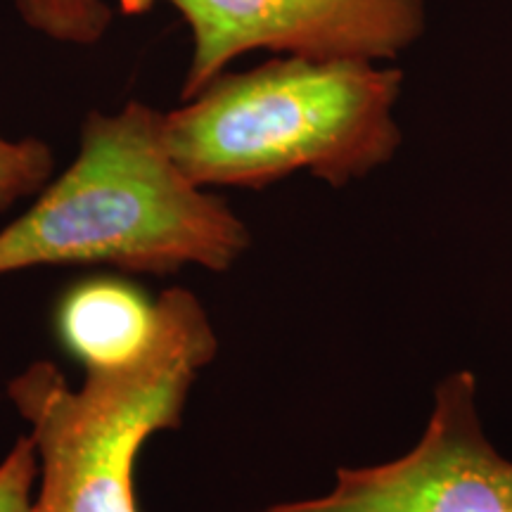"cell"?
Returning a JSON list of instances; mask_svg holds the SVG:
<instances>
[{
	"label": "cell",
	"instance_id": "cell-1",
	"mask_svg": "<svg viewBox=\"0 0 512 512\" xmlns=\"http://www.w3.org/2000/svg\"><path fill=\"white\" fill-rule=\"evenodd\" d=\"M247 247L245 223L169 155L164 112L128 100L114 114H88L74 162L0 228V278L50 264L221 273Z\"/></svg>",
	"mask_w": 512,
	"mask_h": 512
},
{
	"label": "cell",
	"instance_id": "cell-2",
	"mask_svg": "<svg viewBox=\"0 0 512 512\" xmlns=\"http://www.w3.org/2000/svg\"><path fill=\"white\" fill-rule=\"evenodd\" d=\"M401 79L375 62L273 57L166 112L164 143L202 188L259 190L297 171L339 188L394 157Z\"/></svg>",
	"mask_w": 512,
	"mask_h": 512
},
{
	"label": "cell",
	"instance_id": "cell-3",
	"mask_svg": "<svg viewBox=\"0 0 512 512\" xmlns=\"http://www.w3.org/2000/svg\"><path fill=\"white\" fill-rule=\"evenodd\" d=\"M219 339L195 294L157 299V325L138 356L86 370L79 389L36 361L8 384L38 456L36 512H140L136 460L155 432L181 425L188 394Z\"/></svg>",
	"mask_w": 512,
	"mask_h": 512
},
{
	"label": "cell",
	"instance_id": "cell-4",
	"mask_svg": "<svg viewBox=\"0 0 512 512\" xmlns=\"http://www.w3.org/2000/svg\"><path fill=\"white\" fill-rule=\"evenodd\" d=\"M171 5L192 36L183 100L252 50L311 60H392L422 36V0H119L128 15Z\"/></svg>",
	"mask_w": 512,
	"mask_h": 512
},
{
	"label": "cell",
	"instance_id": "cell-5",
	"mask_svg": "<svg viewBox=\"0 0 512 512\" xmlns=\"http://www.w3.org/2000/svg\"><path fill=\"white\" fill-rule=\"evenodd\" d=\"M261 512H512V460L486 439L477 380L460 370L439 382L411 451L389 463L342 467L328 494Z\"/></svg>",
	"mask_w": 512,
	"mask_h": 512
},
{
	"label": "cell",
	"instance_id": "cell-6",
	"mask_svg": "<svg viewBox=\"0 0 512 512\" xmlns=\"http://www.w3.org/2000/svg\"><path fill=\"white\" fill-rule=\"evenodd\" d=\"M157 302L121 278H86L57 299L55 335L86 370L117 368L145 349Z\"/></svg>",
	"mask_w": 512,
	"mask_h": 512
},
{
	"label": "cell",
	"instance_id": "cell-7",
	"mask_svg": "<svg viewBox=\"0 0 512 512\" xmlns=\"http://www.w3.org/2000/svg\"><path fill=\"white\" fill-rule=\"evenodd\" d=\"M15 5L31 29L72 46H93L112 24L105 0H15Z\"/></svg>",
	"mask_w": 512,
	"mask_h": 512
},
{
	"label": "cell",
	"instance_id": "cell-8",
	"mask_svg": "<svg viewBox=\"0 0 512 512\" xmlns=\"http://www.w3.org/2000/svg\"><path fill=\"white\" fill-rule=\"evenodd\" d=\"M53 176V152L38 138L0 136V211L36 195Z\"/></svg>",
	"mask_w": 512,
	"mask_h": 512
},
{
	"label": "cell",
	"instance_id": "cell-9",
	"mask_svg": "<svg viewBox=\"0 0 512 512\" xmlns=\"http://www.w3.org/2000/svg\"><path fill=\"white\" fill-rule=\"evenodd\" d=\"M38 456L31 437L15 441L0 463V512H36Z\"/></svg>",
	"mask_w": 512,
	"mask_h": 512
}]
</instances>
